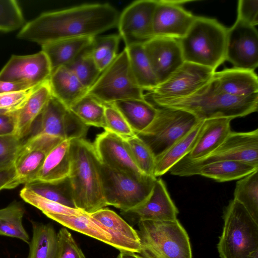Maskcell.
Here are the masks:
<instances>
[{"label": "cell", "instance_id": "cell-38", "mask_svg": "<svg viewBox=\"0 0 258 258\" xmlns=\"http://www.w3.org/2000/svg\"><path fill=\"white\" fill-rule=\"evenodd\" d=\"M120 39L119 34L94 38L90 47L92 57L102 73L115 59Z\"/></svg>", "mask_w": 258, "mask_h": 258}, {"label": "cell", "instance_id": "cell-44", "mask_svg": "<svg viewBox=\"0 0 258 258\" xmlns=\"http://www.w3.org/2000/svg\"><path fill=\"white\" fill-rule=\"evenodd\" d=\"M38 86L25 90L0 94V114H16Z\"/></svg>", "mask_w": 258, "mask_h": 258}, {"label": "cell", "instance_id": "cell-32", "mask_svg": "<svg viewBox=\"0 0 258 258\" xmlns=\"http://www.w3.org/2000/svg\"><path fill=\"white\" fill-rule=\"evenodd\" d=\"M46 216L64 227L109 244L110 235L90 214L84 213L77 216L49 214Z\"/></svg>", "mask_w": 258, "mask_h": 258}, {"label": "cell", "instance_id": "cell-42", "mask_svg": "<svg viewBox=\"0 0 258 258\" xmlns=\"http://www.w3.org/2000/svg\"><path fill=\"white\" fill-rule=\"evenodd\" d=\"M25 24L22 12L16 1L0 0V31H15Z\"/></svg>", "mask_w": 258, "mask_h": 258}, {"label": "cell", "instance_id": "cell-51", "mask_svg": "<svg viewBox=\"0 0 258 258\" xmlns=\"http://www.w3.org/2000/svg\"><path fill=\"white\" fill-rule=\"evenodd\" d=\"M117 258H144L137 253L129 251H120Z\"/></svg>", "mask_w": 258, "mask_h": 258}, {"label": "cell", "instance_id": "cell-2", "mask_svg": "<svg viewBox=\"0 0 258 258\" xmlns=\"http://www.w3.org/2000/svg\"><path fill=\"white\" fill-rule=\"evenodd\" d=\"M153 102L160 107L186 111L200 120L223 117L233 119L257 111L258 93L242 97L229 95L218 89L212 78L189 96Z\"/></svg>", "mask_w": 258, "mask_h": 258}, {"label": "cell", "instance_id": "cell-13", "mask_svg": "<svg viewBox=\"0 0 258 258\" xmlns=\"http://www.w3.org/2000/svg\"><path fill=\"white\" fill-rule=\"evenodd\" d=\"M62 140L47 135H37L25 140L14 163L16 186L35 181L49 153Z\"/></svg>", "mask_w": 258, "mask_h": 258}, {"label": "cell", "instance_id": "cell-49", "mask_svg": "<svg viewBox=\"0 0 258 258\" xmlns=\"http://www.w3.org/2000/svg\"><path fill=\"white\" fill-rule=\"evenodd\" d=\"M15 177L14 168L7 169L0 168V191L16 187Z\"/></svg>", "mask_w": 258, "mask_h": 258}, {"label": "cell", "instance_id": "cell-48", "mask_svg": "<svg viewBox=\"0 0 258 258\" xmlns=\"http://www.w3.org/2000/svg\"><path fill=\"white\" fill-rule=\"evenodd\" d=\"M16 130V114H0V136L15 135Z\"/></svg>", "mask_w": 258, "mask_h": 258}, {"label": "cell", "instance_id": "cell-6", "mask_svg": "<svg viewBox=\"0 0 258 258\" xmlns=\"http://www.w3.org/2000/svg\"><path fill=\"white\" fill-rule=\"evenodd\" d=\"M139 254L144 258H192L189 238L178 219L141 221Z\"/></svg>", "mask_w": 258, "mask_h": 258}, {"label": "cell", "instance_id": "cell-11", "mask_svg": "<svg viewBox=\"0 0 258 258\" xmlns=\"http://www.w3.org/2000/svg\"><path fill=\"white\" fill-rule=\"evenodd\" d=\"M88 129V126L51 96L34 121L28 138L47 135L62 140L85 139Z\"/></svg>", "mask_w": 258, "mask_h": 258}, {"label": "cell", "instance_id": "cell-1", "mask_svg": "<svg viewBox=\"0 0 258 258\" xmlns=\"http://www.w3.org/2000/svg\"><path fill=\"white\" fill-rule=\"evenodd\" d=\"M119 16L108 3L83 4L41 14L25 24L17 37L41 46L65 39L95 37L117 27Z\"/></svg>", "mask_w": 258, "mask_h": 258}, {"label": "cell", "instance_id": "cell-22", "mask_svg": "<svg viewBox=\"0 0 258 258\" xmlns=\"http://www.w3.org/2000/svg\"><path fill=\"white\" fill-rule=\"evenodd\" d=\"M230 118H215L203 120L200 135L190 151L181 159L196 160L216 150L231 132Z\"/></svg>", "mask_w": 258, "mask_h": 258}, {"label": "cell", "instance_id": "cell-36", "mask_svg": "<svg viewBox=\"0 0 258 258\" xmlns=\"http://www.w3.org/2000/svg\"><path fill=\"white\" fill-rule=\"evenodd\" d=\"M233 199L242 204L258 223V170L237 181Z\"/></svg>", "mask_w": 258, "mask_h": 258}, {"label": "cell", "instance_id": "cell-41", "mask_svg": "<svg viewBox=\"0 0 258 258\" xmlns=\"http://www.w3.org/2000/svg\"><path fill=\"white\" fill-rule=\"evenodd\" d=\"M20 196L24 201L41 210L46 216L49 214L77 216L85 213L45 199L25 186L20 191Z\"/></svg>", "mask_w": 258, "mask_h": 258}, {"label": "cell", "instance_id": "cell-16", "mask_svg": "<svg viewBox=\"0 0 258 258\" xmlns=\"http://www.w3.org/2000/svg\"><path fill=\"white\" fill-rule=\"evenodd\" d=\"M51 73L48 58L41 50L31 55H13L0 71V81L32 88L47 81Z\"/></svg>", "mask_w": 258, "mask_h": 258}, {"label": "cell", "instance_id": "cell-5", "mask_svg": "<svg viewBox=\"0 0 258 258\" xmlns=\"http://www.w3.org/2000/svg\"><path fill=\"white\" fill-rule=\"evenodd\" d=\"M224 226L217 245L221 258H258V223L236 200L223 214Z\"/></svg>", "mask_w": 258, "mask_h": 258}, {"label": "cell", "instance_id": "cell-31", "mask_svg": "<svg viewBox=\"0 0 258 258\" xmlns=\"http://www.w3.org/2000/svg\"><path fill=\"white\" fill-rule=\"evenodd\" d=\"M258 170V167L235 160H226L211 163L202 167L196 175L225 182L240 179Z\"/></svg>", "mask_w": 258, "mask_h": 258}, {"label": "cell", "instance_id": "cell-12", "mask_svg": "<svg viewBox=\"0 0 258 258\" xmlns=\"http://www.w3.org/2000/svg\"><path fill=\"white\" fill-rule=\"evenodd\" d=\"M216 71L184 61L167 79L149 92L151 100H171L189 96L207 84Z\"/></svg>", "mask_w": 258, "mask_h": 258}, {"label": "cell", "instance_id": "cell-46", "mask_svg": "<svg viewBox=\"0 0 258 258\" xmlns=\"http://www.w3.org/2000/svg\"><path fill=\"white\" fill-rule=\"evenodd\" d=\"M57 236L56 258H86L71 233L67 228L60 229Z\"/></svg>", "mask_w": 258, "mask_h": 258}, {"label": "cell", "instance_id": "cell-29", "mask_svg": "<svg viewBox=\"0 0 258 258\" xmlns=\"http://www.w3.org/2000/svg\"><path fill=\"white\" fill-rule=\"evenodd\" d=\"M203 120L184 136L174 143L166 151L155 158L154 175L157 178L164 175L194 147L202 128Z\"/></svg>", "mask_w": 258, "mask_h": 258}, {"label": "cell", "instance_id": "cell-8", "mask_svg": "<svg viewBox=\"0 0 258 258\" xmlns=\"http://www.w3.org/2000/svg\"><path fill=\"white\" fill-rule=\"evenodd\" d=\"M100 162V161H99ZM99 172L104 200L121 213L143 204L150 197L157 178L146 176L137 178L99 164Z\"/></svg>", "mask_w": 258, "mask_h": 258}, {"label": "cell", "instance_id": "cell-26", "mask_svg": "<svg viewBox=\"0 0 258 258\" xmlns=\"http://www.w3.org/2000/svg\"><path fill=\"white\" fill-rule=\"evenodd\" d=\"M95 37H82L53 42L42 45L41 50L47 56L52 72L73 61L92 45Z\"/></svg>", "mask_w": 258, "mask_h": 258}, {"label": "cell", "instance_id": "cell-18", "mask_svg": "<svg viewBox=\"0 0 258 258\" xmlns=\"http://www.w3.org/2000/svg\"><path fill=\"white\" fill-rule=\"evenodd\" d=\"M190 1L158 0L153 19V37L179 40L187 33L197 16L182 5Z\"/></svg>", "mask_w": 258, "mask_h": 258}, {"label": "cell", "instance_id": "cell-34", "mask_svg": "<svg viewBox=\"0 0 258 258\" xmlns=\"http://www.w3.org/2000/svg\"><path fill=\"white\" fill-rule=\"evenodd\" d=\"M25 186L45 199L70 208L77 209L69 177L52 182L34 181Z\"/></svg>", "mask_w": 258, "mask_h": 258}, {"label": "cell", "instance_id": "cell-25", "mask_svg": "<svg viewBox=\"0 0 258 258\" xmlns=\"http://www.w3.org/2000/svg\"><path fill=\"white\" fill-rule=\"evenodd\" d=\"M48 81L35 90L23 108L16 114L15 136L23 141L28 138L34 121L52 96Z\"/></svg>", "mask_w": 258, "mask_h": 258}, {"label": "cell", "instance_id": "cell-30", "mask_svg": "<svg viewBox=\"0 0 258 258\" xmlns=\"http://www.w3.org/2000/svg\"><path fill=\"white\" fill-rule=\"evenodd\" d=\"M132 75L138 85L144 91H153L159 83L145 52L143 43L125 46Z\"/></svg>", "mask_w": 258, "mask_h": 258}, {"label": "cell", "instance_id": "cell-47", "mask_svg": "<svg viewBox=\"0 0 258 258\" xmlns=\"http://www.w3.org/2000/svg\"><path fill=\"white\" fill-rule=\"evenodd\" d=\"M237 19L255 27L258 24V1L239 0Z\"/></svg>", "mask_w": 258, "mask_h": 258}, {"label": "cell", "instance_id": "cell-21", "mask_svg": "<svg viewBox=\"0 0 258 258\" xmlns=\"http://www.w3.org/2000/svg\"><path fill=\"white\" fill-rule=\"evenodd\" d=\"M90 215L110 235L109 245L120 251L139 253L141 246L137 230L115 212L103 208Z\"/></svg>", "mask_w": 258, "mask_h": 258}, {"label": "cell", "instance_id": "cell-40", "mask_svg": "<svg viewBox=\"0 0 258 258\" xmlns=\"http://www.w3.org/2000/svg\"><path fill=\"white\" fill-rule=\"evenodd\" d=\"M124 139L139 169L147 176L155 177V157L150 148L137 135Z\"/></svg>", "mask_w": 258, "mask_h": 258}, {"label": "cell", "instance_id": "cell-33", "mask_svg": "<svg viewBox=\"0 0 258 258\" xmlns=\"http://www.w3.org/2000/svg\"><path fill=\"white\" fill-rule=\"evenodd\" d=\"M33 236L28 258H56L57 233L52 225L32 222Z\"/></svg>", "mask_w": 258, "mask_h": 258}, {"label": "cell", "instance_id": "cell-43", "mask_svg": "<svg viewBox=\"0 0 258 258\" xmlns=\"http://www.w3.org/2000/svg\"><path fill=\"white\" fill-rule=\"evenodd\" d=\"M105 121L106 131L123 138L136 135L122 114L112 104H105Z\"/></svg>", "mask_w": 258, "mask_h": 258}, {"label": "cell", "instance_id": "cell-45", "mask_svg": "<svg viewBox=\"0 0 258 258\" xmlns=\"http://www.w3.org/2000/svg\"><path fill=\"white\" fill-rule=\"evenodd\" d=\"M23 141L15 135L0 136V168H14V163Z\"/></svg>", "mask_w": 258, "mask_h": 258}, {"label": "cell", "instance_id": "cell-15", "mask_svg": "<svg viewBox=\"0 0 258 258\" xmlns=\"http://www.w3.org/2000/svg\"><path fill=\"white\" fill-rule=\"evenodd\" d=\"M156 0H138L119 14L117 27L125 46L143 43L153 37V19Z\"/></svg>", "mask_w": 258, "mask_h": 258}, {"label": "cell", "instance_id": "cell-24", "mask_svg": "<svg viewBox=\"0 0 258 258\" xmlns=\"http://www.w3.org/2000/svg\"><path fill=\"white\" fill-rule=\"evenodd\" d=\"M48 81L52 96L68 109L84 97L88 90L65 66L53 71Z\"/></svg>", "mask_w": 258, "mask_h": 258}, {"label": "cell", "instance_id": "cell-19", "mask_svg": "<svg viewBox=\"0 0 258 258\" xmlns=\"http://www.w3.org/2000/svg\"><path fill=\"white\" fill-rule=\"evenodd\" d=\"M143 45L159 84L167 79L184 62L177 39L153 37Z\"/></svg>", "mask_w": 258, "mask_h": 258}, {"label": "cell", "instance_id": "cell-23", "mask_svg": "<svg viewBox=\"0 0 258 258\" xmlns=\"http://www.w3.org/2000/svg\"><path fill=\"white\" fill-rule=\"evenodd\" d=\"M220 91L235 96H248L258 93V78L254 71L236 68L215 72L212 77Z\"/></svg>", "mask_w": 258, "mask_h": 258}, {"label": "cell", "instance_id": "cell-28", "mask_svg": "<svg viewBox=\"0 0 258 258\" xmlns=\"http://www.w3.org/2000/svg\"><path fill=\"white\" fill-rule=\"evenodd\" d=\"M122 114L136 135L146 130L155 119L158 110L146 99H129L112 104Z\"/></svg>", "mask_w": 258, "mask_h": 258}, {"label": "cell", "instance_id": "cell-17", "mask_svg": "<svg viewBox=\"0 0 258 258\" xmlns=\"http://www.w3.org/2000/svg\"><path fill=\"white\" fill-rule=\"evenodd\" d=\"M93 146L101 164L137 178L148 176L137 166L124 138L105 131L97 136Z\"/></svg>", "mask_w": 258, "mask_h": 258}, {"label": "cell", "instance_id": "cell-20", "mask_svg": "<svg viewBox=\"0 0 258 258\" xmlns=\"http://www.w3.org/2000/svg\"><path fill=\"white\" fill-rule=\"evenodd\" d=\"M121 213L134 222L138 223L145 220H175L177 219L178 210L172 201L163 180L157 178L148 200L140 206Z\"/></svg>", "mask_w": 258, "mask_h": 258}, {"label": "cell", "instance_id": "cell-37", "mask_svg": "<svg viewBox=\"0 0 258 258\" xmlns=\"http://www.w3.org/2000/svg\"><path fill=\"white\" fill-rule=\"evenodd\" d=\"M69 109L86 125L105 128V104L96 98L86 95Z\"/></svg>", "mask_w": 258, "mask_h": 258}, {"label": "cell", "instance_id": "cell-4", "mask_svg": "<svg viewBox=\"0 0 258 258\" xmlns=\"http://www.w3.org/2000/svg\"><path fill=\"white\" fill-rule=\"evenodd\" d=\"M227 29L215 19L196 16L178 40L184 61L216 71L225 61Z\"/></svg>", "mask_w": 258, "mask_h": 258}, {"label": "cell", "instance_id": "cell-50", "mask_svg": "<svg viewBox=\"0 0 258 258\" xmlns=\"http://www.w3.org/2000/svg\"><path fill=\"white\" fill-rule=\"evenodd\" d=\"M30 88H31L24 84L0 81V94L25 90Z\"/></svg>", "mask_w": 258, "mask_h": 258}, {"label": "cell", "instance_id": "cell-14", "mask_svg": "<svg viewBox=\"0 0 258 258\" xmlns=\"http://www.w3.org/2000/svg\"><path fill=\"white\" fill-rule=\"evenodd\" d=\"M225 60L234 68L254 71L258 66V33L255 26L236 19L227 29Z\"/></svg>", "mask_w": 258, "mask_h": 258}, {"label": "cell", "instance_id": "cell-39", "mask_svg": "<svg viewBox=\"0 0 258 258\" xmlns=\"http://www.w3.org/2000/svg\"><path fill=\"white\" fill-rule=\"evenodd\" d=\"M90 47L65 66L87 90L94 84L101 73L92 57Z\"/></svg>", "mask_w": 258, "mask_h": 258}, {"label": "cell", "instance_id": "cell-10", "mask_svg": "<svg viewBox=\"0 0 258 258\" xmlns=\"http://www.w3.org/2000/svg\"><path fill=\"white\" fill-rule=\"evenodd\" d=\"M201 121L186 111L160 107L151 124L137 135L150 148L156 158Z\"/></svg>", "mask_w": 258, "mask_h": 258}, {"label": "cell", "instance_id": "cell-35", "mask_svg": "<svg viewBox=\"0 0 258 258\" xmlns=\"http://www.w3.org/2000/svg\"><path fill=\"white\" fill-rule=\"evenodd\" d=\"M25 212L23 205L14 202L0 209V235L20 239L29 244V236L22 224Z\"/></svg>", "mask_w": 258, "mask_h": 258}, {"label": "cell", "instance_id": "cell-7", "mask_svg": "<svg viewBox=\"0 0 258 258\" xmlns=\"http://www.w3.org/2000/svg\"><path fill=\"white\" fill-rule=\"evenodd\" d=\"M226 160L241 161L258 167V129L246 132L231 131L210 154L196 160L181 159L169 171L180 176L195 175L205 165Z\"/></svg>", "mask_w": 258, "mask_h": 258}, {"label": "cell", "instance_id": "cell-3", "mask_svg": "<svg viewBox=\"0 0 258 258\" xmlns=\"http://www.w3.org/2000/svg\"><path fill=\"white\" fill-rule=\"evenodd\" d=\"M69 178L77 209L92 214L107 206L99 172L100 162L93 144L85 139L71 140Z\"/></svg>", "mask_w": 258, "mask_h": 258}, {"label": "cell", "instance_id": "cell-9", "mask_svg": "<svg viewBox=\"0 0 258 258\" xmlns=\"http://www.w3.org/2000/svg\"><path fill=\"white\" fill-rule=\"evenodd\" d=\"M86 95L104 104L129 99H146L132 75L125 48L101 73Z\"/></svg>", "mask_w": 258, "mask_h": 258}, {"label": "cell", "instance_id": "cell-27", "mask_svg": "<svg viewBox=\"0 0 258 258\" xmlns=\"http://www.w3.org/2000/svg\"><path fill=\"white\" fill-rule=\"evenodd\" d=\"M70 144L71 140H63L51 150L35 181L52 182L69 176L71 167Z\"/></svg>", "mask_w": 258, "mask_h": 258}]
</instances>
